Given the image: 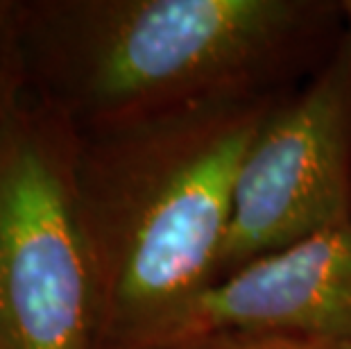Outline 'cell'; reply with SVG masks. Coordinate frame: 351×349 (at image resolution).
I'll return each instance as SVG.
<instances>
[{
	"label": "cell",
	"mask_w": 351,
	"mask_h": 349,
	"mask_svg": "<svg viewBox=\"0 0 351 349\" xmlns=\"http://www.w3.org/2000/svg\"><path fill=\"white\" fill-rule=\"evenodd\" d=\"M274 107L254 91L80 132L100 349H147L215 281L238 170Z\"/></svg>",
	"instance_id": "6da1fadb"
},
{
	"label": "cell",
	"mask_w": 351,
	"mask_h": 349,
	"mask_svg": "<svg viewBox=\"0 0 351 349\" xmlns=\"http://www.w3.org/2000/svg\"><path fill=\"white\" fill-rule=\"evenodd\" d=\"M328 10L302 0L23 3L27 86L80 132L254 93Z\"/></svg>",
	"instance_id": "7a4b0ae2"
},
{
	"label": "cell",
	"mask_w": 351,
	"mask_h": 349,
	"mask_svg": "<svg viewBox=\"0 0 351 349\" xmlns=\"http://www.w3.org/2000/svg\"><path fill=\"white\" fill-rule=\"evenodd\" d=\"M77 125L23 95L0 121V349H100Z\"/></svg>",
	"instance_id": "3957f363"
},
{
	"label": "cell",
	"mask_w": 351,
	"mask_h": 349,
	"mask_svg": "<svg viewBox=\"0 0 351 349\" xmlns=\"http://www.w3.org/2000/svg\"><path fill=\"white\" fill-rule=\"evenodd\" d=\"M351 220V36L241 163L218 277Z\"/></svg>",
	"instance_id": "277c9868"
},
{
	"label": "cell",
	"mask_w": 351,
	"mask_h": 349,
	"mask_svg": "<svg viewBox=\"0 0 351 349\" xmlns=\"http://www.w3.org/2000/svg\"><path fill=\"white\" fill-rule=\"evenodd\" d=\"M220 333H274L351 347V220L215 279L147 349Z\"/></svg>",
	"instance_id": "5b68a950"
},
{
	"label": "cell",
	"mask_w": 351,
	"mask_h": 349,
	"mask_svg": "<svg viewBox=\"0 0 351 349\" xmlns=\"http://www.w3.org/2000/svg\"><path fill=\"white\" fill-rule=\"evenodd\" d=\"M23 3L0 0V121L27 93V77L21 46Z\"/></svg>",
	"instance_id": "8992f818"
},
{
	"label": "cell",
	"mask_w": 351,
	"mask_h": 349,
	"mask_svg": "<svg viewBox=\"0 0 351 349\" xmlns=\"http://www.w3.org/2000/svg\"><path fill=\"white\" fill-rule=\"evenodd\" d=\"M168 349H351L338 343L297 336H274V333H220Z\"/></svg>",
	"instance_id": "52a82bcc"
},
{
	"label": "cell",
	"mask_w": 351,
	"mask_h": 349,
	"mask_svg": "<svg viewBox=\"0 0 351 349\" xmlns=\"http://www.w3.org/2000/svg\"><path fill=\"white\" fill-rule=\"evenodd\" d=\"M340 12L345 14V19H347V34L351 36V3H340Z\"/></svg>",
	"instance_id": "ba28073f"
}]
</instances>
